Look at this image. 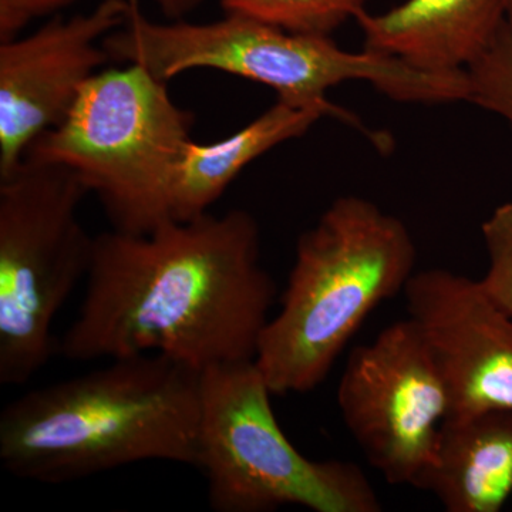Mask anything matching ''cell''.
Instances as JSON below:
<instances>
[{
	"label": "cell",
	"mask_w": 512,
	"mask_h": 512,
	"mask_svg": "<svg viewBox=\"0 0 512 512\" xmlns=\"http://www.w3.org/2000/svg\"><path fill=\"white\" fill-rule=\"evenodd\" d=\"M79 315L57 350L72 362L158 353L204 372L255 360L274 306L249 212L94 237Z\"/></svg>",
	"instance_id": "cell-1"
},
{
	"label": "cell",
	"mask_w": 512,
	"mask_h": 512,
	"mask_svg": "<svg viewBox=\"0 0 512 512\" xmlns=\"http://www.w3.org/2000/svg\"><path fill=\"white\" fill-rule=\"evenodd\" d=\"M201 372L158 353L30 390L0 413L10 476L64 484L141 461L197 463Z\"/></svg>",
	"instance_id": "cell-2"
},
{
	"label": "cell",
	"mask_w": 512,
	"mask_h": 512,
	"mask_svg": "<svg viewBox=\"0 0 512 512\" xmlns=\"http://www.w3.org/2000/svg\"><path fill=\"white\" fill-rule=\"evenodd\" d=\"M416 259L402 220L366 198H336L299 237L281 311L259 339L254 362L272 394L316 389L367 315L404 292Z\"/></svg>",
	"instance_id": "cell-3"
},
{
	"label": "cell",
	"mask_w": 512,
	"mask_h": 512,
	"mask_svg": "<svg viewBox=\"0 0 512 512\" xmlns=\"http://www.w3.org/2000/svg\"><path fill=\"white\" fill-rule=\"evenodd\" d=\"M191 127L167 82L127 64L94 74L25 158L70 168L99 197L113 229L147 234L173 220L171 184Z\"/></svg>",
	"instance_id": "cell-4"
},
{
	"label": "cell",
	"mask_w": 512,
	"mask_h": 512,
	"mask_svg": "<svg viewBox=\"0 0 512 512\" xmlns=\"http://www.w3.org/2000/svg\"><path fill=\"white\" fill-rule=\"evenodd\" d=\"M271 389L252 362L201 372L197 463L211 510L269 512L298 505L315 512H380L369 478L349 461H316L286 437Z\"/></svg>",
	"instance_id": "cell-5"
},
{
	"label": "cell",
	"mask_w": 512,
	"mask_h": 512,
	"mask_svg": "<svg viewBox=\"0 0 512 512\" xmlns=\"http://www.w3.org/2000/svg\"><path fill=\"white\" fill-rule=\"evenodd\" d=\"M103 47L110 60L137 64L163 82L188 70H218L264 84L278 99L298 104H329L326 93L353 80L394 99L412 79L396 57L366 47L349 52L329 35L289 32L239 13L208 23H158L144 15L140 0H128L126 23Z\"/></svg>",
	"instance_id": "cell-6"
},
{
	"label": "cell",
	"mask_w": 512,
	"mask_h": 512,
	"mask_svg": "<svg viewBox=\"0 0 512 512\" xmlns=\"http://www.w3.org/2000/svg\"><path fill=\"white\" fill-rule=\"evenodd\" d=\"M90 194L64 165L25 158L0 180V384L20 386L57 350L52 326L92 265L79 218Z\"/></svg>",
	"instance_id": "cell-7"
},
{
	"label": "cell",
	"mask_w": 512,
	"mask_h": 512,
	"mask_svg": "<svg viewBox=\"0 0 512 512\" xmlns=\"http://www.w3.org/2000/svg\"><path fill=\"white\" fill-rule=\"evenodd\" d=\"M342 419L387 483L419 488L433 463L450 397L412 319L356 346L338 387Z\"/></svg>",
	"instance_id": "cell-8"
},
{
	"label": "cell",
	"mask_w": 512,
	"mask_h": 512,
	"mask_svg": "<svg viewBox=\"0 0 512 512\" xmlns=\"http://www.w3.org/2000/svg\"><path fill=\"white\" fill-rule=\"evenodd\" d=\"M127 15L128 0H103L0 42V180L18 170L33 141L67 116L84 84L110 62L103 40Z\"/></svg>",
	"instance_id": "cell-9"
},
{
	"label": "cell",
	"mask_w": 512,
	"mask_h": 512,
	"mask_svg": "<svg viewBox=\"0 0 512 512\" xmlns=\"http://www.w3.org/2000/svg\"><path fill=\"white\" fill-rule=\"evenodd\" d=\"M450 397L447 419L512 410V318L480 282L443 268L414 272L404 289Z\"/></svg>",
	"instance_id": "cell-10"
},
{
	"label": "cell",
	"mask_w": 512,
	"mask_h": 512,
	"mask_svg": "<svg viewBox=\"0 0 512 512\" xmlns=\"http://www.w3.org/2000/svg\"><path fill=\"white\" fill-rule=\"evenodd\" d=\"M507 19L501 0H406L355 16L366 49L431 73L466 72Z\"/></svg>",
	"instance_id": "cell-11"
},
{
	"label": "cell",
	"mask_w": 512,
	"mask_h": 512,
	"mask_svg": "<svg viewBox=\"0 0 512 512\" xmlns=\"http://www.w3.org/2000/svg\"><path fill=\"white\" fill-rule=\"evenodd\" d=\"M350 124L359 121L335 104H298L278 99L274 106L218 143L190 141L175 168L171 184V217L190 221L207 214L232 181L256 158L286 141L303 136L323 117Z\"/></svg>",
	"instance_id": "cell-12"
},
{
	"label": "cell",
	"mask_w": 512,
	"mask_h": 512,
	"mask_svg": "<svg viewBox=\"0 0 512 512\" xmlns=\"http://www.w3.org/2000/svg\"><path fill=\"white\" fill-rule=\"evenodd\" d=\"M419 488L448 512L503 510L512 494V410L444 420Z\"/></svg>",
	"instance_id": "cell-13"
},
{
	"label": "cell",
	"mask_w": 512,
	"mask_h": 512,
	"mask_svg": "<svg viewBox=\"0 0 512 512\" xmlns=\"http://www.w3.org/2000/svg\"><path fill=\"white\" fill-rule=\"evenodd\" d=\"M225 13H239L289 32L330 35L366 9L367 0H220Z\"/></svg>",
	"instance_id": "cell-14"
},
{
	"label": "cell",
	"mask_w": 512,
	"mask_h": 512,
	"mask_svg": "<svg viewBox=\"0 0 512 512\" xmlns=\"http://www.w3.org/2000/svg\"><path fill=\"white\" fill-rule=\"evenodd\" d=\"M470 103L497 114L512 128V22L505 19L493 42L466 70Z\"/></svg>",
	"instance_id": "cell-15"
},
{
	"label": "cell",
	"mask_w": 512,
	"mask_h": 512,
	"mask_svg": "<svg viewBox=\"0 0 512 512\" xmlns=\"http://www.w3.org/2000/svg\"><path fill=\"white\" fill-rule=\"evenodd\" d=\"M488 271L481 289L500 311L512 318V201L495 208L481 225Z\"/></svg>",
	"instance_id": "cell-16"
},
{
	"label": "cell",
	"mask_w": 512,
	"mask_h": 512,
	"mask_svg": "<svg viewBox=\"0 0 512 512\" xmlns=\"http://www.w3.org/2000/svg\"><path fill=\"white\" fill-rule=\"evenodd\" d=\"M77 0H0V42L20 36L37 19L55 16Z\"/></svg>",
	"instance_id": "cell-17"
},
{
	"label": "cell",
	"mask_w": 512,
	"mask_h": 512,
	"mask_svg": "<svg viewBox=\"0 0 512 512\" xmlns=\"http://www.w3.org/2000/svg\"><path fill=\"white\" fill-rule=\"evenodd\" d=\"M168 20H181L200 8L205 0H153Z\"/></svg>",
	"instance_id": "cell-18"
},
{
	"label": "cell",
	"mask_w": 512,
	"mask_h": 512,
	"mask_svg": "<svg viewBox=\"0 0 512 512\" xmlns=\"http://www.w3.org/2000/svg\"><path fill=\"white\" fill-rule=\"evenodd\" d=\"M504 5L505 15H507V19L512 22V0H501Z\"/></svg>",
	"instance_id": "cell-19"
}]
</instances>
